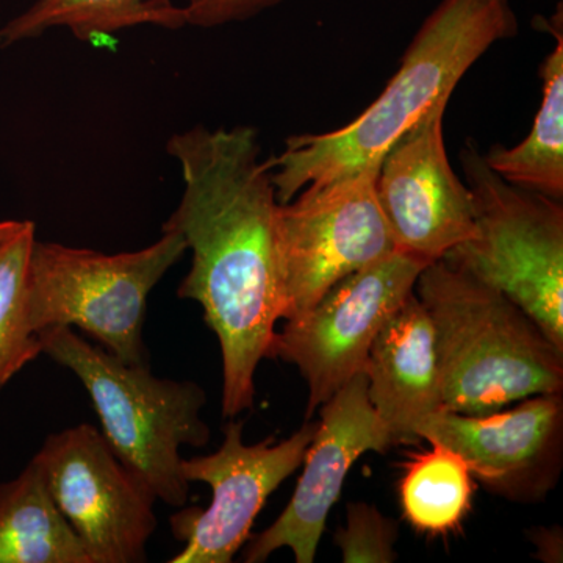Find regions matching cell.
<instances>
[{"label": "cell", "mask_w": 563, "mask_h": 563, "mask_svg": "<svg viewBox=\"0 0 563 563\" xmlns=\"http://www.w3.org/2000/svg\"><path fill=\"white\" fill-rule=\"evenodd\" d=\"M320 418L290 503L269 528L252 537L244 562H265L274 551L288 548L296 562L312 563L351 466L363 454L385 453L395 444L369 402L363 373L322 404Z\"/></svg>", "instance_id": "cell-13"}, {"label": "cell", "mask_w": 563, "mask_h": 563, "mask_svg": "<svg viewBox=\"0 0 563 563\" xmlns=\"http://www.w3.org/2000/svg\"><path fill=\"white\" fill-rule=\"evenodd\" d=\"M43 354L79 377L90 395L113 453L155 498L185 507L190 483L180 448H203L210 428L201 418L206 391L191 380L162 379L147 366L129 365L85 342L73 328L38 333Z\"/></svg>", "instance_id": "cell-4"}, {"label": "cell", "mask_w": 563, "mask_h": 563, "mask_svg": "<svg viewBox=\"0 0 563 563\" xmlns=\"http://www.w3.org/2000/svg\"><path fill=\"white\" fill-rule=\"evenodd\" d=\"M554 49L543 62L542 103L529 135L515 147L493 146L485 162L504 180L547 198H563V33L562 14L548 25Z\"/></svg>", "instance_id": "cell-16"}, {"label": "cell", "mask_w": 563, "mask_h": 563, "mask_svg": "<svg viewBox=\"0 0 563 563\" xmlns=\"http://www.w3.org/2000/svg\"><path fill=\"white\" fill-rule=\"evenodd\" d=\"M140 25L180 31L188 24L184 7L173 0H35L0 29V49L52 29H68L77 40L92 43Z\"/></svg>", "instance_id": "cell-17"}, {"label": "cell", "mask_w": 563, "mask_h": 563, "mask_svg": "<svg viewBox=\"0 0 563 563\" xmlns=\"http://www.w3.org/2000/svg\"><path fill=\"white\" fill-rule=\"evenodd\" d=\"M417 439L453 448L493 495L542 501L561 476L562 393L531 396L512 409L485 415L440 410L421 422Z\"/></svg>", "instance_id": "cell-11"}, {"label": "cell", "mask_w": 563, "mask_h": 563, "mask_svg": "<svg viewBox=\"0 0 563 563\" xmlns=\"http://www.w3.org/2000/svg\"><path fill=\"white\" fill-rule=\"evenodd\" d=\"M363 374L393 443L418 442L421 422L443 406L432 322L415 292L377 333Z\"/></svg>", "instance_id": "cell-14"}, {"label": "cell", "mask_w": 563, "mask_h": 563, "mask_svg": "<svg viewBox=\"0 0 563 563\" xmlns=\"http://www.w3.org/2000/svg\"><path fill=\"white\" fill-rule=\"evenodd\" d=\"M21 222L22 221L16 220L0 221V244L5 242L7 239H10V236L20 229Z\"/></svg>", "instance_id": "cell-22"}, {"label": "cell", "mask_w": 563, "mask_h": 563, "mask_svg": "<svg viewBox=\"0 0 563 563\" xmlns=\"http://www.w3.org/2000/svg\"><path fill=\"white\" fill-rule=\"evenodd\" d=\"M510 0H442L422 22L385 90L342 129L285 141L273 157L277 201L309 185L377 169L385 152L432 110L450 101L462 77L496 43L517 36Z\"/></svg>", "instance_id": "cell-2"}, {"label": "cell", "mask_w": 563, "mask_h": 563, "mask_svg": "<svg viewBox=\"0 0 563 563\" xmlns=\"http://www.w3.org/2000/svg\"><path fill=\"white\" fill-rule=\"evenodd\" d=\"M243 428V421L231 418L217 453L181 457L185 479L209 485L211 503L206 510L187 507L173 515V536L185 547L169 563H231L250 539L252 525L269 496L302 465L317 422L307 420L279 443L269 437L246 444Z\"/></svg>", "instance_id": "cell-10"}, {"label": "cell", "mask_w": 563, "mask_h": 563, "mask_svg": "<svg viewBox=\"0 0 563 563\" xmlns=\"http://www.w3.org/2000/svg\"><path fill=\"white\" fill-rule=\"evenodd\" d=\"M431 450L407 463L399 483L404 517L418 532L446 536L472 510L473 474L453 448L431 442Z\"/></svg>", "instance_id": "cell-18"}, {"label": "cell", "mask_w": 563, "mask_h": 563, "mask_svg": "<svg viewBox=\"0 0 563 563\" xmlns=\"http://www.w3.org/2000/svg\"><path fill=\"white\" fill-rule=\"evenodd\" d=\"M413 292L432 322L443 410L485 415L563 391V351L501 291L437 261Z\"/></svg>", "instance_id": "cell-3"}, {"label": "cell", "mask_w": 563, "mask_h": 563, "mask_svg": "<svg viewBox=\"0 0 563 563\" xmlns=\"http://www.w3.org/2000/svg\"><path fill=\"white\" fill-rule=\"evenodd\" d=\"M35 240V224L22 221L0 244V390L43 354L27 310V268Z\"/></svg>", "instance_id": "cell-19"}, {"label": "cell", "mask_w": 563, "mask_h": 563, "mask_svg": "<svg viewBox=\"0 0 563 563\" xmlns=\"http://www.w3.org/2000/svg\"><path fill=\"white\" fill-rule=\"evenodd\" d=\"M461 161L474 235L442 261L512 299L563 351L562 201L504 180L470 141Z\"/></svg>", "instance_id": "cell-6"}, {"label": "cell", "mask_w": 563, "mask_h": 563, "mask_svg": "<svg viewBox=\"0 0 563 563\" xmlns=\"http://www.w3.org/2000/svg\"><path fill=\"white\" fill-rule=\"evenodd\" d=\"M184 195L163 229L179 232L191 268L177 288L202 307L222 355V417L252 409L255 372L280 320L279 206L257 129L203 125L176 133Z\"/></svg>", "instance_id": "cell-1"}, {"label": "cell", "mask_w": 563, "mask_h": 563, "mask_svg": "<svg viewBox=\"0 0 563 563\" xmlns=\"http://www.w3.org/2000/svg\"><path fill=\"white\" fill-rule=\"evenodd\" d=\"M0 563H90L33 459L0 484Z\"/></svg>", "instance_id": "cell-15"}, {"label": "cell", "mask_w": 563, "mask_h": 563, "mask_svg": "<svg viewBox=\"0 0 563 563\" xmlns=\"http://www.w3.org/2000/svg\"><path fill=\"white\" fill-rule=\"evenodd\" d=\"M448 103L433 107L385 152L376 195L396 251L442 261L474 235L470 188L455 176L443 141Z\"/></svg>", "instance_id": "cell-12"}, {"label": "cell", "mask_w": 563, "mask_h": 563, "mask_svg": "<svg viewBox=\"0 0 563 563\" xmlns=\"http://www.w3.org/2000/svg\"><path fill=\"white\" fill-rule=\"evenodd\" d=\"M377 169L309 185L280 203V320H295L336 282L396 251L376 195Z\"/></svg>", "instance_id": "cell-7"}, {"label": "cell", "mask_w": 563, "mask_h": 563, "mask_svg": "<svg viewBox=\"0 0 563 563\" xmlns=\"http://www.w3.org/2000/svg\"><path fill=\"white\" fill-rule=\"evenodd\" d=\"M398 526L376 507L363 503L347 506V525L336 533V543L346 563H390L396 561Z\"/></svg>", "instance_id": "cell-20"}, {"label": "cell", "mask_w": 563, "mask_h": 563, "mask_svg": "<svg viewBox=\"0 0 563 563\" xmlns=\"http://www.w3.org/2000/svg\"><path fill=\"white\" fill-rule=\"evenodd\" d=\"M185 252L184 236L172 229L144 250L121 254L35 240L27 268L32 331L79 328L121 362L147 366V298Z\"/></svg>", "instance_id": "cell-5"}, {"label": "cell", "mask_w": 563, "mask_h": 563, "mask_svg": "<svg viewBox=\"0 0 563 563\" xmlns=\"http://www.w3.org/2000/svg\"><path fill=\"white\" fill-rule=\"evenodd\" d=\"M428 263L391 252L351 274L274 335L268 358L291 363L309 387L307 420L363 373L377 333L413 292Z\"/></svg>", "instance_id": "cell-8"}, {"label": "cell", "mask_w": 563, "mask_h": 563, "mask_svg": "<svg viewBox=\"0 0 563 563\" xmlns=\"http://www.w3.org/2000/svg\"><path fill=\"white\" fill-rule=\"evenodd\" d=\"M90 563L146 562L157 498L95 426L52 433L33 457Z\"/></svg>", "instance_id": "cell-9"}, {"label": "cell", "mask_w": 563, "mask_h": 563, "mask_svg": "<svg viewBox=\"0 0 563 563\" xmlns=\"http://www.w3.org/2000/svg\"><path fill=\"white\" fill-rule=\"evenodd\" d=\"M282 2L285 0H185L181 7L188 25L213 29L251 20Z\"/></svg>", "instance_id": "cell-21"}]
</instances>
